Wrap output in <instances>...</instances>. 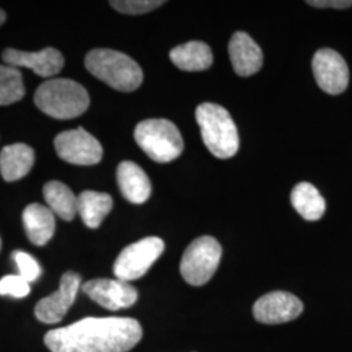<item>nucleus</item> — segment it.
Segmentation results:
<instances>
[{"label":"nucleus","instance_id":"nucleus-16","mask_svg":"<svg viewBox=\"0 0 352 352\" xmlns=\"http://www.w3.org/2000/svg\"><path fill=\"white\" fill-rule=\"evenodd\" d=\"M28 239L34 245H45L55 231V217L50 208L42 204H30L23 213Z\"/></svg>","mask_w":352,"mask_h":352},{"label":"nucleus","instance_id":"nucleus-18","mask_svg":"<svg viewBox=\"0 0 352 352\" xmlns=\"http://www.w3.org/2000/svg\"><path fill=\"white\" fill-rule=\"evenodd\" d=\"M170 59L182 71L199 72L213 64V52L201 41H190L170 51Z\"/></svg>","mask_w":352,"mask_h":352},{"label":"nucleus","instance_id":"nucleus-28","mask_svg":"<svg viewBox=\"0 0 352 352\" xmlns=\"http://www.w3.org/2000/svg\"><path fill=\"white\" fill-rule=\"evenodd\" d=\"M0 248H1V240H0Z\"/></svg>","mask_w":352,"mask_h":352},{"label":"nucleus","instance_id":"nucleus-14","mask_svg":"<svg viewBox=\"0 0 352 352\" xmlns=\"http://www.w3.org/2000/svg\"><path fill=\"white\" fill-rule=\"evenodd\" d=\"M228 54L235 72L241 77L257 74L264 63V55L260 46L244 32H236L231 37Z\"/></svg>","mask_w":352,"mask_h":352},{"label":"nucleus","instance_id":"nucleus-27","mask_svg":"<svg viewBox=\"0 0 352 352\" xmlns=\"http://www.w3.org/2000/svg\"><path fill=\"white\" fill-rule=\"evenodd\" d=\"M6 17H7V16H6V12L0 10V25H1V24L6 21Z\"/></svg>","mask_w":352,"mask_h":352},{"label":"nucleus","instance_id":"nucleus-1","mask_svg":"<svg viewBox=\"0 0 352 352\" xmlns=\"http://www.w3.org/2000/svg\"><path fill=\"white\" fill-rule=\"evenodd\" d=\"M142 338L139 321L129 317H87L50 330L45 344L51 352H128Z\"/></svg>","mask_w":352,"mask_h":352},{"label":"nucleus","instance_id":"nucleus-11","mask_svg":"<svg viewBox=\"0 0 352 352\" xmlns=\"http://www.w3.org/2000/svg\"><path fill=\"white\" fill-rule=\"evenodd\" d=\"M82 291L91 300L110 311L129 308L138 302L139 294L129 282L120 279H91L82 285Z\"/></svg>","mask_w":352,"mask_h":352},{"label":"nucleus","instance_id":"nucleus-12","mask_svg":"<svg viewBox=\"0 0 352 352\" xmlns=\"http://www.w3.org/2000/svg\"><path fill=\"white\" fill-rule=\"evenodd\" d=\"M80 286V274L75 272L64 273L60 278V286L58 291L37 302L34 314L38 320L45 324H56L62 321L71 305L75 302Z\"/></svg>","mask_w":352,"mask_h":352},{"label":"nucleus","instance_id":"nucleus-23","mask_svg":"<svg viewBox=\"0 0 352 352\" xmlns=\"http://www.w3.org/2000/svg\"><path fill=\"white\" fill-rule=\"evenodd\" d=\"M12 258L17 265L19 276H21L29 283L37 280L42 273V269H41V265L38 264L37 260L32 254H29L26 252L14 251L12 253Z\"/></svg>","mask_w":352,"mask_h":352},{"label":"nucleus","instance_id":"nucleus-26","mask_svg":"<svg viewBox=\"0 0 352 352\" xmlns=\"http://www.w3.org/2000/svg\"><path fill=\"white\" fill-rule=\"evenodd\" d=\"M307 4L316 8H334V10H346L352 7V0H309Z\"/></svg>","mask_w":352,"mask_h":352},{"label":"nucleus","instance_id":"nucleus-15","mask_svg":"<svg viewBox=\"0 0 352 352\" xmlns=\"http://www.w3.org/2000/svg\"><path fill=\"white\" fill-rule=\"evenodd\" d=\"M118 186L124 199L132 204H144L151 197V180L139 164L123 161L116 170Z\"/></svg>","mask_w":352,"mask_h":352},{"label":"nucleus","instance_id":"nucleus-19","mask_svg":"<svg viewBox=\"0 0 352 352\" xmlns=\"http://www.w3.org/2000/svg\"><path fill=\"white\" fill-rule=\"evenodd\" d=\"M110 195L96 190H84L77 196V214L89 228H98L113 209Z\"/></svg>","mask_w":352,"mask_h":352},{"label":"nucleus","instance_id":"nucleus-8","mask_svg":"<svg viewBox=\"0 0 352 352\" xmlns=\"http://www.w3.org/2000/svg\"><path fill=\"white\" fill-rule=\"evenodd\" d=\"M54 145L58 155L68 164L91 166L98 164L103 155L100 141L84 128L64 131L55 138Z\"/></svg>","mask_w":352,"mask_h":352},{"label":"nucleus","instance_id":"nucleus-17","mask_svg":"<svg viewBox=\"0 0 352 352\" xmlns=\"http://www.w3.org/2000/svg\"><path fill=\"white\" fill-rule=\"evenodd\" d=\"M34 164V151L26 144H13L0 151V173L6 182L28 175Z\"/></svg>","mask_w":352,"mask_h":352},{"label":"nucleus","instance_id":"nucleus-6","mask_svg":"<svg viewBox=\"0 0 352 352\" xmlns=\"http://www.w3.org/2000/svg\"><path fill=\"white\" fill-rule=\"evenodd\" d=\"M222 257V247L212 236L193 240L184 252L180 263V273L190 286L199 287L208 283L218 269Z\"/></svg>","mask_w":352,"mask_h":352},{"label":"nucleus","instance_id":"nucleus-25","mask_svg":"<svg viewBox=\"0 0 352 352\" xmlns=\"http://www.w3.org/2000/svg\"><path fill=\"white\" fill-rule=\"evenodd\" d=\"M30 294V283L21 276H6L0 279V295L12 298H25Z\"/></svg>","mask_w":352,"mask_h":352},{"label":"nucleus","instance_id":"nucleus-22","mask_svg":"<svg viewBox=\"0 0 352 352\" xmlns=\"http://www.w3.org/2000/svg\"><path fill=\"white\" fill-rule=\"evenodd\" d=\"M25 96L23 75L12 65H0V106L21 101Z\"/></svg>","mask_w":352,"mask_h":352},{"label":"nucleus","instance_id":"nucleus-21","mask_svg":"<svg viewBox=\"0 0 352 352\" xmlns=\"http://www.w3.org/2000/svg\"><path fill=\"white\" fill-rule=\"evenodd\" d=\"M43 196L52 213L64 221H72L77 214V196L62 182L52 180L45 184Z\"/></svg>","mask_w":352,"mask_h":352},{"label":"nucleus","instance_id":"nucleus-3","mask_svg":"<svg viewBox=\"0 0 352 352\" xmlns=\"http://www.w3.org/2000/svg\"><path fill=\"white\" fill-rule=\"evenodd\" d=\"M204 144L217 158L227 160L239 151V133L225 107L205 102L196 109Z\"/></svg>","mask_w":352,"mask_h":352},{"label":"nucleus","instance_id":"nucleus-7","mask_svg":"<svg viewBox=\"0 0 352 352\" xmlns=\"http://www.w3.org/2000/svg\"><path fill=\"white\" fill-rule=\"evenodd\" d=\"M164 251V240L157 236L139 240L120 252L113 264V274L124 282L139 279L148 273Z\"/></svg>","mask_w":352,"mask_h":352},{"label":"nucleus","instance_id":"nucleus-10","mask_svg":"<svg viewBox=\"0 0 352 352\" xmlns=\"http://www.w3.org/2000/svg\"><path fill=\"white\" fill-rule=\"evenodd\" d=\"M312 69L318 87L327 94L337 96L349 87V67L337 51L331 49L317 51L312 60Z\"/></svg>","mask_w":352,"mask_h":352},{"label":"nucleus","instance_id":"nucleus-9","mask_svg":"<svg viewBox=\"0 0 352 352\" xmlns=\"http://www.w3.org/2000/svg\"><path fill=\"white\" fill-rule=\"evenodd\" d=\"M302 309V302L294 294L273 291L257 299L253 305V316L261 324L277 325L298 318Z\"/></svg>","mask_w":352,"mask_h":352},{"label":"nucleus","instance_id":"nucleus-5","mask_svg":"<svg viewBox=\"0 0 352 352\" xmlns=\"http://www.w3.org/2000/svg\"><path fill=\"white\" fill-rule=\"evenodd\" d=\"M135 140L145 154L158 164L176 160L184 149L177 126L167 119H146L135 128Z\"/></svg>","mask_w":352,"mask_h":352},{"label":"nucleus","instance_id":"nucleus-20","mask_svg":"<svg viewBox=\"0 0 352 352\" xmlns=\"http://www.w3.org/2000/svg\"><path fill=\"white\" fill-rule=\"evenodd\" d=\"M291 204L305 221H318L327 210V202L311 183H299L291 192Z\"/></svg>","mask_w":352,"mask_h":352},{"label":"nucleus","instance_id":"nucleus-2","mask_svg":"<svg viewBox=\"0 0 352 352\" xmlns=\"http://www.w3.org/2000/svg\"><path fill=\"white\" fill-rule=\"evenodd\" d=\"M34 102L54 119H74L88 110L90 98L82 85L69 78H52L38 87Z\"/></svg>","mask_w":352,"mask_h":352},{"label":"nucleus","instance_id":"nucleus-24","mask_svg":"<svg viewBox=\"0 0 352 352\" xmlns=\"http://www.w3.org/2000/svg\"><path fill=\"white\" fill-rule=\"evenodd\" d=\"M113 10L126 14H142V13L151 12L161 6L164 1L161 0H115L110 1Z\"/></svg>","mask_w":352,"mask_h":352},{"label":"nucleus","instance_id":"nucleus-13","mask_svg":"<svg viewBox=\"0 0 352 352\" xmlns=\"http://www.w3.org/2000/svg\"><path fill=\"white\" fill-rule=\"evenodd\" d=\"M3 60L7 65L25 67L41 77L58 75L64 65V58L60 51L54 47H46L38 52L7 49L3 51Z\"/></svg>","mask_w":352,"mask_h":352},{"label":"nucleus","instance_id":"nucleus-4","mask_svg":"<svg viewBox=\"0 0 352 352\" xmlns=\"http://www.w3.org/2000/svg\"><path fill=\"white\" fill-rule=\"evenodd\" d=\"M89 72L119 91H133L142 84V71L132 58L119 51L96 49L85 58Z\"/></svg>","mask_w":352,"mask_h":352}]
</instances>
